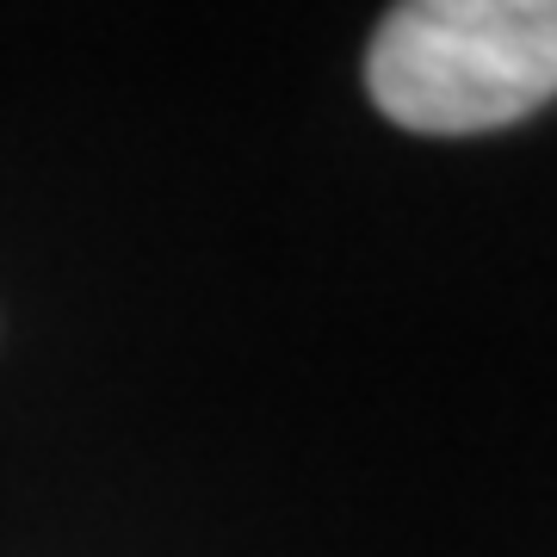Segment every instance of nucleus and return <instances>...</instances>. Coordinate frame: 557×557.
<instances>
[{
    "mask_svg": "<svg viewBox=\"0 0 557 557\" xmlns=\"http://www.w3.org/2000/svg\"><path fill=\"white\" fill-rule=\"evenodd\" d=\"M366 94L397 131L478 137L557 100V0H409L366 44Z\"/></svg>",
    "mask_w": 557,
    "mask_h": 557,
    "instance_id": "obj_1",
    "label": "nucleus"
}]
</instances>
